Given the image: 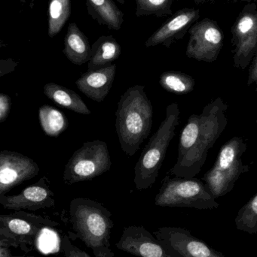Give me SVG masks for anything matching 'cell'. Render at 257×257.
Listing matches in <instances>:
<instances>
[{"label": "cell", "instance_id": "13", "mask_svg": "<svg viewBox=\"0 0 257 257\" xmlns=\"http://www.w3.org/2000/svg\"><path fill=\"white\" fill-rule=\"evenodd\" d=\"M119 250L138 257H175L143 226L125 227L116 244Z\"/></svg>", "mask_w": 257, "mask_h": 257}, {"label": "cell", "instance_id": "1", "mask_svg": "<svg viewBox=\"0 0 257 257\" xmlns=\"http://www.w3.org/2000/svg\"><path fill=\"white\" fill-rule=\"evenodd\" d=\"M227 104L219 97L205 105L200 114L190 116L181 132L172 176L192 178L201 172L210 149L227 126Z\"/></svg>", "mask_w": 257, "mask_h": 257}, {"label": "cell", "instance_id": "15", "mask_svg": "<svg viewBox=\"0 0 257 257\" xmlns=\"http://www.w3.org/2000/svg\"><path fill=\"white\" fill-rule=\"evenodd\" d=\"M200 18L199 9H185L178 11L146 40V48L161 45L169 48L176 41L183 39L192 26Z\"/></svg>", "mask_w": 257, "mask_h": 257}, {"label": "cell", "instance_id": "10", "mask_svg": "<svg viewBox=\"0 0 257 257\" xmlns=\"http://www.w3.org/2000/svg\"><path fill=\"white\" fill-rule=\"evenodd\" d=\"M190 39L186 55L198 61L214 63L223 46V33L217 21L204 18L195 23L189 30Z\"/></svg>", "mask_w": 257, "mask_h": 257}, {"label": "cell", "instance_id": "26", "mask_svg": "<svg viewBox=\"0 0 257 257\" xmlns=\"http://www.w3.org/2000/svg\"><path fill=\"white\" fill-rule=\"evenodd\" d=\"M60 248L65 257H92L89 256V253L72 244L66 235H63L62 238Z\"/></svg>", "mask_w": 257, "mask_h": 257}, {"label": "cell", "instance_id": "3", "mask_svg": "<svg viewBox=\"0 0 257 257\" xmlns=\"http://www.w3.org/2000/svg\"><path fill=\"white\" fill-rule=\"evenodd\" d=\"M69 217L75 235L95 257H115L110 244L112 214L102 204L87 198H75L69 204Z\"/></svg>", "mask_w": 257, "mask_h": 257}, {"label": "cell", "instance_id": "19", "mask_svg": "<svg viewBox=\"0 0 257 257\" xmlns=\"http://www.w3.org/2000/svg\"><path fill=\"white\" fill-rule=\"evenodd\" d=\"M89 15L101 25L110 30H120L124 22V14L113 0H85Z\"/></svg>", "mask_w": 257, "mask_h": 257}, {"label": "cell", "instance_id": "11", "mask_svg": "<svg viewBox=\"0 0 257 257\" xmlns=\"http://www.w3.org/2000/svg\"><path fill=\"white\" fill-rule=\"evenodd\" d=\"M153 235L175 257H226L185 228L164 226Z\"/></svg>", "mask_w": 257, "mask_h": 257}, {"label": "cell", "instance_id": "28", "mask_svg": "<svg viewBox=\"0 0 257 257\" xmlns=\"http://www.w3.org/2000/svg\"><path fill=\"white\" fill-rule=\"evenodd\" d=\"M253 84H256L257 91V51L252 60L251 65L249 68L248 80H247V85L250 86Z\"/></svg>", "mask_w": 257, "mask_h": 257}, {"label": "cell", "instance_id": "25", "mask_svg": "<svg viewBox=\"0 0 257 257\" xmlns=\"http://www.w3.org/2000/svg\"><path fill=\"white\" fill-rule=\"evenodd\" d=\"M137 17L155 15L158 18L172 15L173 0H135Z\"/></svg>", "mask_w": 257, "mask_h": 257}, {"label": "cell", "instance_id": "8", "mask_svg": "<svg viewBox=\"0 0 257 257\" xmlns=\"http://www.w3.org/2000/svg\"><path fill=\"white\" fill-rule=\"evenodd\" d=\"M57 223L44 217L24 211L0 216V238L10 247H26L33 246L44 228Z\"/></svg>", "mask_w": 257, "mask_h": 257}, {"label": "cell", "instance_id": "22", "mask_svg": "<svg viewBox=\"0 0 257 257\" xmlns=\"http://www.w3.org/2000/svg\"><path fill=\"white\" fill-rule=\"evenodd\" d=\"M159 84L169 93L176 95H186L195 89L196 80L188 74L176 71H169L161 74Z\"/></svg>", "mask_w": 257, "mask_h": 257}, {"label": "cell", "instance_id": "16", "mask_svg": "<svg viewBox=\"0 0 257 257\" xmlns=\"http://www.w3.org/2000/svg\"><path fill=\"white\" fill-rule=\"evenodd\" d=\"M116 65L98 70L88 71L75 81L78 90L89 99L102 102L108 95L116 76Z\"/></svg>", "mask_w": 257, "mask_h": 257}, {"label": "cell", "instance_id": "2", "mask_svg": "<svg viewBox=\"0 0 257 257\" xmlns=\"http://www.w3.org/2000/svg\"><path fill=\"white\" fill-rule=\"evenodd\" d=\"M116 130L122 151L133 156L150 134L153 108L145 87H130L121 96L116 112Z\"/></svg>", "mask_w": 257, "mask_h": 257}, {"label": "cell", "instance_id": "14", "mask_svg": "<svg viewBox=\"0 0 257 257\" xmlns=\"http://www.w3.org/2000/svg\"><path fill=\"white\" fill-rule=\"evenodd\" d=\"M0 204L5 209L34 211L54 206L55 199L48 179L44 176L36 184L26 187L19 194L0 196Z\"/></svg>", "mask_w": 257, "mask_h": 257}, {"label": "cell", "instance_id": "4", "mask_svg": "<svg viewBox=\"0 0 257 257\" xmlns=\"http://www.w3.org/2000/svg\"><path fill=\"white\" fill-rule=\"evenodd\" d=\"M180 114L179 105L177 103L170 104L166 108L165 117L143 148L134 167V182L137 190H146L156 181L167 148L179 125Z\"/></svg>", "mask_w": 257, "mask_h": 257}, {"label": "cell", "instance_id": "29", "mask_svg": "<svg viewBox=\"0 0 257 257\" xmlns=\"http://www.w3.org/2000/svg\"><path fill=\"white\" fill-rule=\"evenodd\" d=\"M10 246L6 241L0 238V257H26L24 256H14L9 250Z\"/></svg>", "mask_w": 257, "mask_h": 257}, {"label": "cell", "instance_id": "24", "mask_svg": "<svg viewBox=\"0 0 257 257\" xmlns=\"http://www.w3.org/2000/svg\"><path fill=\"white\" fill-rule=\"evenodd\" d=\"M235 223L238 230L257 235V193L238 211Z\"/></svg>", "mask_w": 257, "mask_h": 257}, {"label": "cell", "instance_id": "21", "mask_svg": "<svg viewBox=\"0 0 257 257\" xmlns=\"http://www.w3.org/2000/svg\"><path fill=\"white\" fill-rule=\"evenodd\" d=\"M41 128L46 136L58 137L69 126L67 117L51 105H42L39 109Z\"/></svg>", "mask_w": 257, "mask_h": 257}, {"label": "cell", "instance_id": "5", "mask_svg": "<svg viewBox=\"0 0 257 257\" xmlns=\"http://www.w3.org/2000/svg\"><path fill=\"white\" fill-rule=\"evenodd\" d=\"M246 150L244 139L232 138L223 145L214 166L204 175L202 181L216 199L230 193L240 177L250 170L241 159Z\"/></svg>", "mask_w": 257, "mask_h": 257}, {"label": "cell", "instance_id": "6", "mask_svg": "<svg viewBox=\"0 0 257 257\" xmlns=\"http://www.w3.org/2000/svg\"><path fill=\"white\" fill-rule=\"evenodd\" d=\"M155 205L170 208L214 210L220 207L204 181L196 178L167 175L157 193Z\"/></svg>", "mask_w": 257, "mask_h": 257}, {"label": "cell", "instance_id": "17", "mask_svg": "<svg viewBox=\"0 0 257 257\" xmlns=\"http://www.w3.org/2000/svg\"><path fill=\"white\" fill-rule=\"evenodd\" d=\"M63 54L66 58L77 66L89 63L92 57V48L85 35L75 23L68 27L64 39Z\"/></svg>", "mask_w": 257, "mask_h": 257}, {"label": "cell", "instance_id": "20", "mask_svg": "<svg viewBox=\"0 0 257 257\" xmlns=\"http://www.w3.org/2000/svg\"><path fill=\"white\" fill-rule=\"evenodd\" d=\"M43 93L48 99L66 109L78 114H91L84 101L73 90L55 83H48L43 87Z\"/></svg>", "mask_w": 257, "mask_h": 257}, {"label": "cell", "instance_id": "32", "mask_svg": "<svg viewBox=\"0 0 257 257\" xmlns=\"http://www.w3.org/2000/svg\"><path fill=\"white\" fill-rule=\"evenodd\" d=\"M116 1L119 2L121 4H125V0H116Z\"/></svg>", "mask_w": 257, "mask_h": 257}, {"label": "cell", "instance_id": "33", "mask_svg": "<svg viewBox=\"0 0 257 257\" xmlns=\"http://www.w3.org/2000/svg\"><path fill=\"white\" fill-rule=\"evenodd\" d=\"M227 2H232V3H236V2L239 1V0H226Z\"/></svg>", "mask_w": 257, "mask_h": 257}, {"label": "cell", "instance_id": "7", "mask_svg": "<svg viewBox=\"0 0 257 257\" xmlns=\"http://www.w3.org/2000/svg\"><path fill=\"white\" fill-rule=\"evenodd\" d=\"M112 162L106 142H84L65 166L63 181L68 185L91 181L110 171Z\"/></svg>", "mask_w": 257, "mask_h": 257}, {"label": "cell", "instance_id": "23", "mask_svg": "<svg viewBox=\"0 0 257 257\" xmlns=\"http://www.w3.org/2000/svg\"><path fill=\"white\" fill-rule=\"evenodd\" d=\"M71 13L70 0H50L48 8V36L54 38L63 29Z\"/></svg>", "mask_w": 257, "mask_h": 257}, {"label": "cell", "instance_id": "30", "mask_svg": "<svg viewBox=\"0 0 257 257\" xmlns=\"http://www.w3.org/2000/svg\"><path fill=\"white\" fill-rule=\"evenodd\" d=\"M216 0H195V3L197 5L203 4L206 3H214Z\"/></svg>", "mask_w": 257, "mask_h": 257}, {"label": "cell", "instance_id": "18", "mask_svg": "<svg viewBox=\"0 0 257 257\" xmlns=\"http://www.w3.org/2000/svg\"><path fill=\"white\" fill-rule=\"evenodd\" d=\"M120 45L112 36H102L92 46L88 71L98 70L113 64L121 55Z\"/></svg>", "mask_w": 257, "mask_h": 257}, {"label": "cell", "instance_id": "31", "mask_svg": "<svg viewBox=\"0 0 257 257\" xmlns=\"http://www.w3.org/2000/svg\"><path fill=\"white\" fill-rule=\"evenodd\" d=\"M240 1L244 2V3H256V4H257V0H240Z\"/></svg>", "mask_w": 257, "mask_h": 257}, {"label": "cell", "instance_id": "9", "mask_svg": "<svg viewBox=\"0 0 257 257\" xmlns=\"http://www.w3.org/2000/svg\"><path fill=\"white\" fill-rule=\"evenodd\" d=\"M233 63L244 70L251 63L257 51V4L247 3L232 28Z\"/></svg>", "mask_w": 257, "mask_h": 257}, {"label": "cell", "instance_id": "12", "mask_svg": "<svg viewBox=\"0 0 257 257\" xmlns=\"http://www.w3.org/2000/svg\"><path fill=\"white\" fill-rule=\"evenodd\" d=\"M39 167L33 159L18 152L2 151L0 153V196L24 181L37 176Z\"/></svg>", "mask_w": 257, "mask_h": 257}, {"label": "cell", "instance_id": "34", "mask_svg": "<svg viewBox=\"0 0 257 257\" xmlns=\"http://www.w3.org/2000/svg\"><path fill=\"white\" fill-rule=\"evenodd\" d=\"M256 124H257V118H256Z\"/></svg>", "mask_w": 257, "mask_h": 257}, {"label": "cell", "instance_id": "27", "mask_svg": "<svg viewBox=\"0 0 257 257\" xmlns=\"http://www.w3.org/2000/svg\"><path fill=\"white\" fill-rule=\"evenodd\" d=\"M12 106V99L9 95L0 93V123L6 121L9 117Z\"/></svg>", "mask_w": 257, "mask_h": 257}]
</instances>
